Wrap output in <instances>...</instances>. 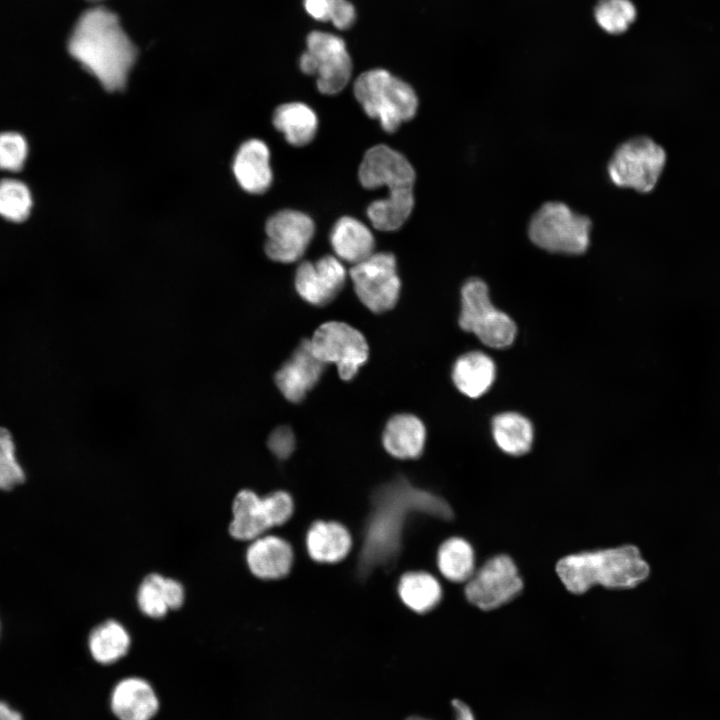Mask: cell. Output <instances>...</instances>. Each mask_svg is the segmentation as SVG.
Instances as JSON below:
<instances>
[{
    "label": "cell",
    "instance_id": "1",
    "mask_svg": "<svg viewBox=\"0 0 720 720\" xmlns=\"http://www.w3.org/2000/svg\"><path fill=\"white\" fill-rule=\"evenodd\" d=\"M415 514L448 520L453 511L442 497L413 486L403 477L374 490L357 562L358 576L366 577L375 568L393 567L405 525Z\"/></svg>",
    "mask_w": 720,
    "mask_h": 720
},
{
    "label": "cell",
    "instance_id": "2",
    "mask_svg": "<svg viewBox=\"0 0 720 720\" xmlns=\"http://www.w3.org/2000/svg\"><path fill=\"white\" fill-rule=\"evenodd\" d=\"M68 51L108 91L125 87L137 50L118 16L105 7L86 10L68 40Z\"/></svg>",
    "mask_w": 720,
    "mask_h": 720
},
{
    "label": "cell",
    "instance_id": "3",
    "mask_svg": "<svg viewBox=\"0 0 720 720\" xmlns=\"http://www.w3.org/2000/svg\"><path fill=\"white\" fill-rule=\"evenodd\" d=\"M556 572L568 591L582 594L594 585L633 588L648 577L649 566L637 547L625 545L567 555Z\"/></svg>",
    "mask_w": 720,
    "mask_h": 720
},
{
    "label": "cell",
    "instance_id": "4",
    "mask_svg": "<svg viewBox=\"0 0 720 720\" xmlns=\"http://www.w3.org/2000/svg\"><path fill=\"white\" fill-rule=\"evenodd\" d=\"M354 95L365 113L380 122L388 133L395 132L417 111L413 88L384 69L365 71L354 82Z\"/></svg>",
    "mask_w": 720,
    "mask_h": 720
},
{
    "label": "cell",
    "instance_id": "5",
    "mask_svg": "<svg viewBox=\"0 0 720 720\" xmlns=\"http://www.w3.org/2000/svg\"><path fill=\"white\" fill-rule=\"evenodd\" d=\"M591 220L558 201L544 203L531 217L530 240L538 247L554 253L577 255L590 244Z\"/></svg>",
    "mask_w": 720,
    "mask_h": 720
},
{
    "label": "cell",
    "instance_id": "6",
    "mask_svg": "<svg viewBox=\"0 0 720 720\" xmlns=\"http://www.w3.org/2000/svg\"><path fill=\"white\" fill-rule=\"evenodd\" d=\"M459 325L497 349L510 346L517 331L514 321L494 307L486 283L478 278L469 279L461 289Z\"/></svg>",
    "mask_w": 720,
    "mask_h": 720
},
{
    "label": "cell",
    "instance_id": "7",
    "mask_svg": "<svg viewBox=\"0 0 720 720\" xmlns=\"http://www.w3.org/2000/svg\"><path fill=\"white\" fill-rule=\"evenodd\" d=\"M666 162L664 149L644 136L620 144L608 162L610 180L618 187L650 192L656 185Z\"/></svg>",
    "mask_w": 720,
    "mask_h": 720
},
{
    "label": "cell",
    "instance_id": "8",
    "mask_svg": "<svg viewBox=\"0 0 720 720\" xmlns=\"http://www.w3.org/2000/svg\"><path fill=\"white\" fill-rule=\"evenodd\" d=\"M307 50L299 66L303 73L317 76V88L326 95L339 93L349 82L352 61L345 42L339 36L312 31L306 39Z\"/></svg>",
    "mask_w": 720,
    "mask_h": 720
},
{
    "label": "cell",
    "instance_id": "9",
    "mask_svg": "<svg viewBox=\"0 0 720 720\" xmlns=\"http://www.w3.org/2000/svg\"><path fill=\"white\" fill-rule=\"evenodd\" d=\"M229 532L235 539L255 540L271 527L282 525L293 513V500L284 491L260 498L253 491L241 490L232 505Z\"/></svg>",
    "mask_w": 720,
    "mask_h": 720
},
{
    "label": "cell",
    "instance_id": "10",
    "mask_svg": "<svg viewBox=\"0 0 720 720\" xmlns=\"http://www.w3.org/2000/svg\"><path fill=\"white\" fill-rule=\"evenodd\" d=\"M349 275L358 299L370 311L386 312L397 303L401 282L392 253H373L353 265Z\"/></svg>",
    "mask_w": 720,
    "mask_h": 720
},
{
    "label": "cell",
    "instance_id": "11",
    "mask_svg": "<svg viewBox=\"0 0 720 720\" xmlns=\"http://www.w3.org/2000/svg\"><path fill=\"white\" fill-rule=\"evenodd\" d=\"M309 340L315 356L325 364H335L343 380H351L367 361L368 344L364 336L344 322L320 325Z\"/></svg>",
    "mask_w": 720,
    "mask_h": 720
},
{
    "label": "cell",
    "instance_id": "12",
    "mask_svg": "<svg viewBox=\"0 0 720 720\" xmlns=\"http://www.w3.org/2000/svg\"><path fill=\"white\" fill-rule=\"evenodd\" d=\"M523 581L514 561L500 554L488 559L467 581V600L482 610L496 609L512 599L522 590Z\"/></svg>",
    "mask_w": 720,
    "mask_h": 720
},
{
    "label": "cell",
    "instance_id": "13",
    "mask_svg": "<svg viewBox=\"0 0 720 720\" xmlns=\"http://www.w3.org/2000/svg\"><path fill=\"white\" fill-rule=\"evenodd\" d=\"M314 222L296 210H282L266 223L265 252L276 262L292 263L305 253L314 235Z\"/></svg>",
    "mask_w": 720,
    "mask_h": 720
},
{
    "label": "cell",
    "instance_id": "14",
    "mask_svg": "<svg viewBox=\"0 0 720 720\" xmlns=\"http://www.w3.org/2000/svg\"><path fill=\"white\" fill-rule=\"evenodd\" d=\"M359 180L366 189L386 186L389 194L413 191L415 172L410 162L387 145L371 147L359 167Z\"/></svg>",
    "mask_w": 720,
    "mask_h": 720
},
{
    "label": "cell",
    "instance_id": "15",
    "mask_svg": "<svg viewBox=\"0 0 720 720\" xmlns=\"http://www.w3.org/2000/svg\"><path fill=\"white\" fill-rule=\"evenodd\" d=\"M346 270L341 261L331 255L316 262H302L295 274V288L306 302L323 306L333 301L342 290Z\"/></svg>",
    "mask_w": 720,
    "mask_h": 720
},
{
    "label": "cell",
    "instance_id": "16",
    "mask_svg": "<svg viewBox=\"0 0 720 720\" xmlns=\"http://www.w3.org/2000/svg\"><path fill=\"white\" fill-rule=\"evenodd\" d=\"M325 365L313 353L310 340L305 339L276 372L275 383L288 401L298 403L318 383Z\"/></svg>",
    "mask_w": 720,
    "mask_h": 720
},
{
    "label": "cell",
    "instance_id": "17",
    "mask_svg": "<svg viewBox=\"0 0 720 720\" xmlns=\"http://www.w3.org/2000/svg\"><path fill=\"white\" fill-rule=\"evenodd\" d=\"M110 705L118 720H151L159 710L153 687L139 677L119 681L112 690Z\"/></svg>",
    "mask_w": 720,
    "mask_h": 720
},
{
    "label": "cell",
    "instance_id": "18",
    "mask_svg": "<svg viewBox=\"0 0 720 720\" xmlns=\"http://www.w3.org/2000/svg\"><path fill=\"white\" fill-rule=\"evenodd\" d=\"M267 145L258 139L246 141L239 148L233 163V172L239 185L247 192H265L272 183Z\"/></svg>",
    "mask_w": 720,
    "mask_h": 720
},
{
    "label": "cell",
    "instance_id": "19",
    "mask_svg": "<svg viewBox=\"0 0 720 720\" xmlns=\"http://www.w3.org/2000/svg\"><path fill=\"white\" fill-rule=\"evenodd\" d=\"M246 560L256 577L279 579L289 573L293 551L289 543L279 537H258L249 546Z\"/></svg>",
    "mask_w": 720,
    "mask_h": 720
},
{
    "label": "cell",
    "instance_id": "20",
    "mask_svg": "<svg viewBox=\"0 0 720 720\" xmlns=\"http://www.w3.org/2000/svg\"><path fill=\"white\" fill-rule=\"evenodd\" d=\"M425 439L426 430L418 417L398 414L387 422L382 442L390 455L399 459H414L422 454Z\"/></svg>",
    "mask_w": 720,
    "mask_h": 720
},
{
    "label": "cell",
    "instance_id": "21",
    "mask_svg": "<svg viewBox=\"0 0 720 720\" xmlns=\"http://www.w3.org/2000/svg\"><path fill=\"white\" fill-rule=\"evenodd\" d=\"M330 242L338 259L353 265L374 253L373 234L365 224L353 217L344 216L334 224Z\"/></svg>",
    "mask_w": 720,
    "mask_h": 720
},
{
    "label": "cell",
    "instance_id": "22",
    "mask_svg": "<svg viewBox=\"0 0 720 720\" xmlns=\"http://www.w3.org/2000/svg\"><path fill=\"white\" fill-rule=\"evenodd\" d=\"M496 377L493 360L483 352L471 351L459 357L452 379L457 389L470 398H478L492 386Z\"/></svg>",
    "mask_w": 720,
    "mask_h": 720
},
{
    "label": "cell",
    "instance_id": "23",
    "mask_svg": "<svg viewBox=\"0 0 720 720\" xmlns=\"http://www.w3.org/2000/svg\"><path fill=\"white\" fill-rule=\"evenodd\" d=\"M351 543L347 529L336 522L317 521L310 527L306 537L311 558L324 563L342 560L349 553Z\"/></svg>",
    "mask_w": 720,
    "mask_h": 720
},
{
    "label": "cell",
    "instance_id": "24",
    "mask_svg": "<svg viewBox=\"0 0 720 720\" xmlns=\"http://www.w3.org/2000/svg\"><path fill=\"white\" fill-rule=\"evenodd\" d=\"M273 124L293 146L309 144L315 137L318 118L306 104L291 102L280 105L273 114Z\"/></svg>",
    "mask_w": 720,
    "mask_h": 720
},
{
    "label": "cell",
    "instance_id": "25",
    "mask_svg": "<svg viewBox=\"0 0 720 720\" xmlns=\"http://www.w3.org/2000/svg\"><path fill=\"white\" fill-rule=\"evenodd\" d=\"M492 435L497 446L512 456L526 454L531 449L534 437L531 422L514 412L502 413L493 418Z\"/></svg>",
    "mask_w": 720,
    "mask_h": 720
},
{
    "label": "cell",
    "instance_id": "26",
    "mask_svg": "<svg viewBox=\"0 0 720 720\" xmlns=\"http://www.w3.org/2000/svg\"><path fill=\"white\" fill-rule=\"evenodd\" d=\"M130 637L126 629L114 620L97 626L89 636V650L100 664H112L128 652Z\"/></svg>",
    "mask_w": 720,
    "mask_h": 720
},
{
    "label": "cell",
    "instance_id": "27",
    "mask_svg": "<svg viewBox=\"0 0 720 720\" xmlns=\"http://www.w3.org/2000/svg\"><path fill=\"white\" fill-rule=\"evenodd\" d=\"M398 592L404 604L417 613L433 609L442 595L439 582L425 572L404 574L400 579Z\"/></svg>",
    "mask_w": 720,
    "mask_h": 720
},
{
    "label": "cell",
    "instance_id": "28",
    "mask_svg": "<svg viewBox=\"0 0 720 720\" xmlns=\"http://www.w3.org/2000/svg\"><path fill=\"white\" fill-rule=\"evenodd\" d=\"M413 207V191H405L372 202L367 208V215L377 230L394 231L406 222Z\"/></svg>",
    "mask_w": 720,
    "mask_h": 720
},
{
    "label": "cell",
    "instance_id": "29",
    "mask_svg": "<svg viewBox=\"0 0 720 720\" xmlns=\"http://www.w3.org/2000/svg\"><path fill=\"white\" fill-rule=\"evenodd\" d=\"M437 564L446 579L452 582L468 581L474 574L473 548L466 540L452 537L440 546Z\"/></svg>",
    "mask_w": 720,
    "mask_h": 720
},
{
    "label": "cell",
    "instance_id": "30",
    "mask_svg": "<svg viewBox=\"0 0 720 720\" xmlns=\"http://www.w3.org/2000/svg\"><path fill=\"white\" fill-rule=\"evenodd\" d=\"M31 208L32 196L25 183L16 179L0 181V216L22 222L29 216Z\"/></svg>",
    "mask_w": 720,
    "mask_h": 720
},
{
    "label": "cell",
    "instance_id": "31",
    "mask_svg": "<svg viewBox=\"0 0 720 720\" xmlns=\"http://www.w3.org/2000/svg\"><path fill=\"white\" fill-rule=\"evenodd\" d=\"M598 25L608 33L625 32L634 22L637 12L630 0H599L594 10Z\"/></svg>",
    "mask_w": 720,
    "mask_h": 720
},
{
    "label": "cell",
    "instance_id": "32",
    "mask_svg": "<svg viewBox=\"0 0 720 720\" xmlns=\"http://www.w3.org/2000/svg\"><path fill=\"white\" fill-rule=\"evenodd\" d=\"M24 480L25 474L16 459L12 435L8 429L0 427V489L11 490Z\"/></svg>",
    "mask_w": 720,
    "mask_h": 720
},
{
    "label": "cell",
    "instance_id": "33",
    "mask_svg": "<svg viewBox=\"0 0 720 720\" xmlns=\"http://www.w3.org/2000/svg\"><path fill=\"white\" fill-rule=\"evenodd\" d=\"M137 603L141 611L149 617L161 618L169 610L159 585V574L146 576L137 593Z\"/></svg>",
    "mask_w": 720,
    "mask_h": 720
},
{
    "label": "cell",
    "instance_id": "34",
    "mask_svg": "<svg viewBox=\"0 0 720 720\" xmlns=\"http://www.w3.org/2000/svg\"><path fill=\"white\" fill-rule=\"evenodd\" d=\"M28 155L26 139L17 132L0 133V169L16 172L23 168Z\"/></svg>",
    "mask_w": 720,
    "mask_h": 720
},
{
    "label": "cell",
    "instance_id": "35",
    "mask_svg": "<svg viewBox=\"0 0 720 720\" xmlns=\"http://www.w3.org/2000/svg\"><path fill=\"white\" fill-rule=\"evenodd\" d=\"M268 447L279 459H287L295 449V436L287 426L274 429L268 438Z\"/></svg>",
    "mask_w": 720,
    "mask_h": 720
},
{
    "label": "cell",
    "instance_id": "36",
    "mask_svg": "<svg viewBox=\"0 0 720 720\" xmlns=\"http://www.w3.org/2000/svg\"><path fill=\"white\" fill-rule=\"evenodd\" d=\"M346 0H304L307 13L318 21H331Z\"/></svg>",
    "mask_w": 720,
    "mask_h": 720
},
{
    "label": "cell",
    "instance_id": "37",
    "mask_svg": "<svg viewBox=\"0 0 720 720\" xmlns=\"http://www.w3.org/2000/svg\"><path fill=\"white\" fill-rule=\"evenodd\" d=\"M159 585L169 609H178L184 602L183 586L176 580L159 574Z\"/></svg>",
    "mask_w": 720,
    "mask_h": 720
},
{
    "label": "cell",
    "instance_id": "38",
    "mask_svg": "<svg viewBox=\"0 0 720 720\" xmlns=\"http://www.w3.org/2000/svg\"><path fill=\"white\" fill-rule=\"evenodd\" d=\"M454 720H476L471 708L461 700L454 699L451 702ZM406 720H430L421 716H410Z\"/></svg>",
    "mask_w": 720,
    "mask_h": 720
},
{
    "label": "cell",
    "instance_id": "39",
    "mask_svg": "<svg viewBox=\"0 0 720 720\" xmlns=\"http://www.w3.org/2000/svg\"><path fill=\"white\" fill-rule=\"evenodd\" d=\"M0 720H23L21 714L0 701Z\"/></svg>",
    "mask_w": 720,
    "mask_h": 720
},
{
    "label": "cell",
    "instance_id": "40",
    "mask_svg": "<svg viewBox=\"0 0 720 720\" xmlns=\"http://www.w3.org/2000/svg\"><path fill=\"white\" fill-rule=\"evenodd\" d=\"M89 1H101V0H89Z\"/></svg>",
    "mask_w": 720,
    "mask_h": 720
}]
</instances>
